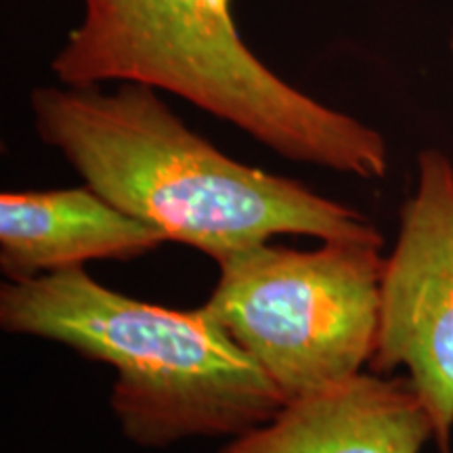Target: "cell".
I'll return each instance as SVG.
<instances>
[{"instance_id": "cell-4", "label": "cell", "mask_w": 453, "mask_h": 453, "mask_svg": "<svg viewBox=\"0 0 453 453\" xmlns=\"http://www.w3.org/2000/svg\"><path fill=\"white\" fill-rule=\"evenodd\" d=\"M382 246L258 243L219 260V281L202 307L288 401L330 388L364 372L376 353Z\"/></svg>"}, {"instance_id": "cell-5", "label": "cell", "mask_w": 453, "mask_h": 453, "mask_svg": "<svg viewBox=\"0 0 453 453\" xmlns=\"http://www.w3.org/2000/svg\"><path fill=\"white\" fill-rule=\"evenodd\" d=\"M372 372L405 370L434 426L439 453L453 433V160L418 156V185L387 257Z\"/></svg>"}, {"instance_id": "cell-2", "label": "cell", "mask_w": 453, "mask_h": 453, "mask_svg": "<svg viewBox=\"0 0 453 453\" xmlns=\"http://www.w3.org/2000/svg\"><path fill=\"white\" fill-rule=\"evenodd\" d=\"M0 327L113 367L110 407L124 439L143 449L231 441L288 405L206 309L177 311L124 296L84 267L3 283Z\"/></svg>"}, {"instance_id": "cell-6", "label": "cell", "mask_w": 453, "mask_h": 453, "mask_svg": "<svg viewBox=\"0 0 453 453\" xmlns=\"http://www.w3.org/2000/svg\"><path fill=\"white\" fill-rule=\"evenodd\" d=\"M434 426L407 376L361 372L296 396L273 420L217 453H422Z\"/></svg>"}, {"instance_id": "cell-3", "label": "cell", "mask_w": 453, "mask_h": 453, "mask_svg": "<svg viewBox=\"0 0 453 453\" xmlns=\"http://www.w3.org/2000/svg\"><path fill=\"white\" fill-rule=\"evenodd\" d=\"M84 15L50 61L64 87L134 82L189 101L286 160L382 179L376 128L286 82L248 49L231 0H82Z\"/></svg>"}, {"instance_id": "cell-1", "label": "cell", "mask_w": 453, "mask_h": 453, "mask_svg": "<svg viewBox=\"0 0 453 453\" xmlns=\"http://www.w3.org/2000/svg\"><path fill=\"white\" fill-rule=\"evenodd\" d=\"M30 107L38 137L84 185L214 263L277 235L384 243L349 203L223 154L145 84L38 87Z\"/></svg>"}, {"instance_id": "cell-8", "label": "cell", "mask_w": 453, "mask_h": 453, "mask_svg": "<svg viewBox=\"0 0 453 453\" xmlns=\"http://www.w3.org/2000/svg\"><path fill=\"white\" fill-rule=\"evenodd\" d=\"M451 49H453V36H451Z\"/></svg>"}, {"instance_id": "cell-7", "label": "cell", "mask_w": 453, "mask_h": 453, "mask_svg": "<svg viewBox=\"0 0 453 453\" xmlns=\"http://www.w3.org/2000/svg\"><path fill=\"white\" fill-rule=\"evenodd\" d=\"M168 237L130 217L88 185L0 196V271L24 281L90 260H133Z\"/></svg>"}]
</instances>
